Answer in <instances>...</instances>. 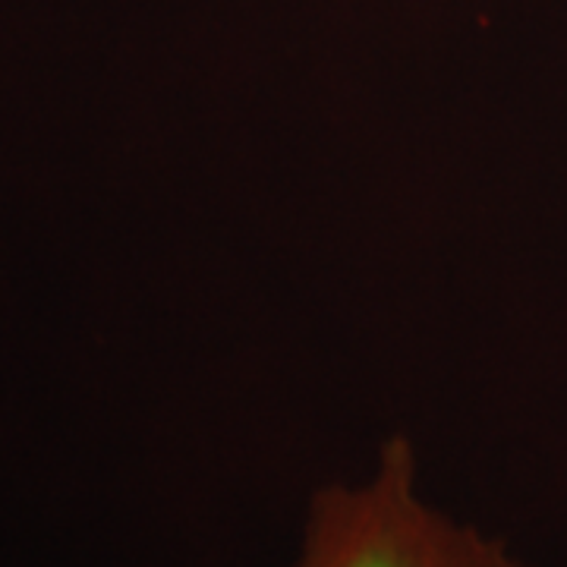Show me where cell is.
Returning a JSON list of instances; mask_svg holds the SVG:
<instances>
[{
    "label": "cell",
    "instance_id": "1",
    "mask_svg": "<svg viewBox=\"0 0 567 567\" xmlns=\"http://www.w3.org/2000/svg\"><path fill=\"white\" fill-rule=\"evenodd\" d=\"M290 567H529L505 539L435 507L413 442L398 435L363 483H328L306 507Z\"/></svg>",
    "mask_w": 567,
    "mask_h": 567
}]
</instances>
